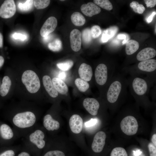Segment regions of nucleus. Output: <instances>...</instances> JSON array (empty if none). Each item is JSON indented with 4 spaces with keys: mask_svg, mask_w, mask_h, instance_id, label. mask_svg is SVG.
Instances as JSON below:
<instances>
[{
    "mask_svg": "<svg viewBox=\"0 0 156 156\" xmlns=\"http://www.w3.org/2000/svg\"><path fill=\"white\" fill-rule=\"evenodd\" d=\"M7 120L20 137L24 138L37 124L38 117L34 112L27 110L15 113Z\"/></svg>",
    "mask_w": 156,
    "mask_h": 156,
    "instance_id": "obj_1",
    "label": "nucleus"
},
{
    "mask_svg": "<svg viewBox=\"0 0 156 156\" xmlns=\"http://www.w3.org/2000/svg\"><path fill=\"white\" fill-rule=\"evenodd\" d=\"M45 134L37 124L24 138L23 148L30 153L37 154L46 145Z\"/></svg>",
    "mask_w": 156,
    "mask_h": 156,
    "instance_id": "obj_2",
    "label": "nucleus"
},
{
    "mask_svg": "<svg viewBox=\"0 0 156 156\" xmlns=\"http://www.w3.org/2000/svg\"><path fill=\"white\" fill-rule=\"evenodd\" d=\"M20 138L13 127L0 120V145L2 147L10 146Z\"/></svg>",
    "mask_w": 156,
    "mask_h": 156,
    "instance_id": "obj_3",
    "label": "nucleus"
},
{
    "mask_svg": "<svg viewBox=\"0 0 156 156\" xmlns=\"http://www.w3.org/2000/svg\"><path fill=\"white\" fill-rule=\"evenodd\" d=\"M22 81L29 92L34 93L39 89L40 84L39 79L34 71L28 70L25 71L22 76Z\"/></svg>",
    "mask_w": 156,
    "mask_h": 156,
    "instance_id": "obj_4",
    "label": "nucleus"
},
{
    "mask_svg": "<svg viewBox=\"0 0 156 156\" xmlns=\"http://www.w3.org/2000/svg\"><path fill=\"white\" fill-rule=\"evenodd\" d=\"M122 131L128 135H132L137 132L138 125L136 119L131 116H128L124 118L120 123Z\"/></svg>",
    "mask_w": 156,
    "mask_h": 156,
    "instance_id": "obj_5",
    "label": "nucleus"
},
{
    "mask_svg": "<svg viewBox=\"0 0 156 156\" xmlns=\"http://www.w3.org/2000/svg\"><path fill=\"white\" fill-rule=\"evenodd\" d=\"M16 11V7L14 1L5 0L0 8V16L4 18H10L14 15Z\"/></svg>",
    "mask_w": 156,
    "mask_h": 156,
    "instance_id": "obj_6",
    "label": "nucleus"
},
{
    "mask_svg": "<svg viewBox=\"0 0 156 156\" xmlns=\"http://www.w3.org/2000/svg\"><path fill=\"white\" fill-rule=\"evenodd\" d=\"M106 138V133L103 131H99L95 135L91 146L94 152L99 153L102 151L105 144Z\"/></svg>",
    "mask_w": 156,
    "mask_h": 156,
    "instance_id": "obj_7",
    "label": "nucleus"
},
{
    "mask_svg": "<svg viewBox=\"0 0 156 156\" xmlns=\"http://www.w3.org/2000/svg\"><path fill=\"white\" fill-rule=\"evenodd\" d=\"M122 88L121 83L118 81L113 82L110 85L107 94V100L113 103L117 100Z\"/></svg>",
    "mask_w": 156,
    "mask_h": 156,
    "instance_id": "obj_8",
    "label": "nucleus"
},
{
    "mask_svg": "<svg viewBox=\"0 0 156 156\" xmlns=\"http://www.w3.org/2000/svg\"><path fill=\"white\" fill-rule=\"evenodd\" d=\"M57 20L55 17L51 16L49 17L42 26L40 31L41 36L44 37L53 32L57 25Z\"/></svg>",
    "mask_w": 156,
    "mask_h": 156,
    "instance_id": "obj_9",
    "label": "nucleus"
},
{
    "mask_svg": "<svg viewBox=\"0 0 156 156\" xmlns=\"http://www.w3.org/2000/svg\"><path fill=\"white\" fill-rule=\"evenodd\" d=\"M95 77L98 84L103 85L106 83L107 79V70L105 64H101L97 66L95 72Z\"/></svg>",
    "mask_w": 156,
    "mask_h": 156,
    "instance_id": "obj_10",
    "label": "nucleus"
},
{
    "mask_svg": "<svg viewBox=\"0 0 156 156\" xmlns=\"http://www.w3.org/2000/svg\"><path fill=\"white\" fill-rule=\"evenodd\" d=\"M81 34L80 31L77 29H73L70 33V46L72 49L74 51L77 52L81 48Z\"/></svg>",
    "mask_w": 156,
    "mask_h": 156,
    "instance_id": "obj_11",
    "label": "nucleus"
},
{
    "mask_svg": "<svg viewBox=\"0 0 156 156\" xmlns=\"http://www.w3.org/2000/svg\"><path fill=\"white\" fill-rule=\"evenodd\" d=\"M83 104L84 107L90 114L94 116L97 114L100 105L96 99L90 98H86Z\"/></svg>",
    "mask_w": 156,
    "mask_h": 156,
    "instance_id": "obj_12",
    "label": "nucleus"
},
{
    "mask_svg": "<svg viewBox=\"0 0 156 156\" xmlns=\"http://www.w3.org/2000/svg\"><path fill=\"white\" fill-rule=\"evenodd\" d=\"M69 125L71 131L73 133L76 134L79 133L83 128V120L79 115H73L70 119Z\"/></svg>",
    "mask_w": 156,
    "mask_h": 156,
    "instance_id": "obj_13",
    "label": "nucleus"
},
{
    "mask_svg": "<svg viewBox=\"0 0 156 156\" xmlns=\"http://www.w3.org/2000/svg\"><path fill=\"white\" fill-rule=\"evenodd\" d=\"M43 124L44 128L50 131L57 130L60 127L59 122L49 114H46L44 116Z\"/></svg>",
    "mask_w": 156,
    "mask_h": 156,
    "instance_id": "obj_14",
    "label": "nucleus"
},
{
    "mask_svg": "<svg viewBox=\"0 0 156 156\" xmlns=\"http://www.w3.org/2000/svg\"><path fill=\"white\" fill-rule=\"evenodd\" d=\"M82 12L86 16L91 17L99 13L101 9L94 3L90 2L83 4L81 7Z\"/></svg>",
    "mask_w": 156,
    "mask_h": 156,
    "instance_id": "obj_15",
    "label": "nucleus"
},
{
    "mask_svg": "<svg viewBox=\"0 0 156 156\" xmlns=\"http://www.w3.org/2000/svg\"><path fill=\"white\" fill-rule=\"evenodd\" d=\"M132 86L134 92L139 95L144 94L148 88L147 84L145 80L138 77L134 79L132 83Z\"/></svg>",
    "mask_w": 156,
    "mask_h": 156,
    "instance_id": "obj_16",
    "label": "nucleus"
},
{
    "mask_svg": "<svg viewBox=\"0 0 156 156\" xmlns=\"http://www.w3.org/2000/svg\"><path fill=\"white\" fill-rule=\"evenodd\" d=\"M78 73L81 79L86 81L91 80L93 75L91 67L85 63L81 65L79 68Z\"/></svg>",
    "mask_w": 156,
    "mask_h": 156,
    "instance_id": "obj_17",
    "label": "nucleus"
},
{
    "mask_svg": "<svg viewBox=\"0 0 156 156\" xmlns=\"http://www.w3.org/2000/svg\"><path fill=\"white\" fill-rule=\"evenodd\" d=\"M156 55V51L151 47H147L140 51L137 54L136 58L139 61H142L151 59Z\"/></svg>",
    "mask_w": 156,
    "mask_h": 156,
    "instance_id": "obj_18",
    "label": "nucleus"
},
{
    "mask_svg": "<svg viewBox=\"0 0 156 156\" xmlns=\"http://www.w3.org/2000/svg\"><path fill=\"white\" fill-rule=\"evenodd\" d=\"M42 81L44 87L49 95L53 98L57 97L58 93L55 88L50 77L47 75L44 76Z\"/></svg>",
    "mask_w": 156,
    "mask_h": 156,
    "instance_id": "obj_19",
    "label": "nucleus"
},
{
    "mask_svg": "<svg viewBox=\"0 0 156 156\" xmlns=\"http://www.w3.org/2000/svg\"><path fill=\"white\" fill-rule=\"evenodd\" d=\"M138 68L143 71L151 72L156 69V60L150 59L141 61L138 64Z\"/></svg>",
    "mask_w": 156,
    "mask_h": 156,
    "instance_id": "obj_20",
    "label": "nucleus"
},
{
    "mask_svg": "<svg viewBox=\"0 0 156 156\" xmlns=\"http://www.w3.org/2000/svg\"><path fill=\"white\" fill-rule=\"evenodd\" d=\"M53 85L57 91L62 94H65L68 91V88L64 82L58 78L54 77L52 80Z\"/></svg>",
    "mask_w": 156,
    "mask_h": 156,
    "instance_id": "obj_21",
    "label": "nucleus"
},
{
    "mask_svg": "<svg viewBox=\"0 0 156 156\" xmlns=\"http://www.w3.org/2000/svg\"><path fill=\"white\" fill-rule=\"evenodd\" d=\"M11 85V81L9 77L4 76L0 87V94L2 96H5L8 93Z\"/></svg>",
    "mask_w": 156,
    "mask_h": 156,
    "instance_id": "obj_22",
    "label": "nucleus"
},
{
    "mask_svg": "<svg viewBox=\"0 0 156 156\" xmlns=\"http://www.w3.org/2000/svg\"><path fill=\"white\" fill-rule=\"evenodd\" d=\"M139 47V43L137 41L133 40H129L126 44V53L129 55H132L137 51Z\"/></svg>",
    "mask_w": 156,
    "mask_h": 156,
    "instance_id": "obj_23",
    "label": "nucleus"
},
{
    "mask_svg": "<svg viewBox=\"0 0 156 156\" xmlns=\"http://www.w3.org/2000/svg\"><path fill=\"white\" fill-rule=\"evenodd\" d=\"M20 148V145L3 146L0 151V156H15L16 151Z\"/></svg>",
    "mask_w": 156,
    "mask_h": 156,
    "instance_id": "obj_24",
    "label": "nucleus"
},
{
    "mask_svg": "<svg viewBox=\"0 0 156 156\" xmlns=\"http://www.w3.org/2000/svg\"><path fill=\"white\" fill-rule=\"evenodd\" d=\"M71 20L73 24L77 26H81L85 23L86 19L83 16L80 12L73 13L71 16Z\"/></svg>",
    "mask_w": 156,
    "mask_h": 156,
    "instance_id": "obj_25",
    "label": "nucleus"
},
{
    "mask_svg": "<svg viewBox=\"0 0 156 156\" xmlns=\"http://www.w3.org/2000/svg\"><path fill=\"white\" fill-rule=\"evenodd\" d=\"M34 2V0H31L20 1L18 5V8L22 11H29L32 8Z\"/></svg>",
    "mask_w": 156,
    "mask_h": 156,
    "instance_id": "obj_26",
    "label": "nucleus"
},
{
    "mask_svg": "<svg viewBox=\"0 0 156 156\" xmlns=\"http://www.w3.org/2000/svg\"><path fill=\"white\" fill-rule=\"evenodd\" d=\"M75 82L79 90L82 92L86 91L90 87L89 84L87 81L81 78L76 79Z\"/></svg>",
    "mask_w": 156,
    "mask_h": 156,
    "instance_id": "obj_27",
    "label": "nucleus"
},
{
    "mask_svg": "<svg viewBox=\"0 0 156 156\" xmlns=\"http://www.w3.org/2000/svg\"><path fill=\"white\" fill-rule=\"evenodd\" d=\"M93 2L97 5L108 11L112 10L113 8L112 3L108 0H94Z\"/></svg>",
    "mask_w": 156,
    "mask_h": 156,
    "instance_id": "obj_28",
    "label": "nucleus"
},
{
    "mask_svg": "<svg viewBox=\"0 0 156 156\" xmlns=\"http://www.w3.org/2000/svg\"><path fill=\"white\" fill-rule=\"evenodd\" d=\"M48 47L50 50L53 51H59L62 48V42L58 38L55 39L49 43Z\"/></svg>",
    "mask_w": 156,
    "mask_h": 156,
    "instance_id": "obj_29",
    "label": "nucleus"
},
{
    "mask_svg": "<svg viewBox=\"0 0 156 156\" xmlns=\"http://www.w3.org/2000/svg\"><path fill=\"white\" fill-rule=\"evenodd\" d=\"M117 29L111 28L104 31L102 34L101 41L103 42H107L110 38H111L116 32Z\"/></svg>",
    "mask_w": 156,
    "mask_h": 156,
    "instance_id": "obj_30",
    "label": "nucleus"
},
{
    "mask_svg": "<svg viewBox=\"0 0 156 156\" xmlns=\"http://www.w3.org/2000/svg\"><path fill=\"white\" fill-rule=\"evenodd\" d=\"M130 7L136 13L142 14L145 10V8L143 5L140 4L137 1H133L130 4Z\"/></svg>",
    "mask_w": 156,
    "mask_h": 156,
    "instance_id": "obj_31",
    "label": "nucleus"
},
{
    "mask_svg": "<svg viewBox=\"0 0 156 156\" xmlns=\"http://www.w3.org/2000/svg\"><path fill=\"white\" fill-rule=\"evenodd\" d=\"M73 62L71 60H69L57 64V67L63 71H68L70 70L73 65Z\"/></svg>",
    "mask_w": 156,
    "mask_h": 156,
    "instance_id": "obj_32",
    "label": "nucleus"
},
{
    "mask_svg": "<svg viewBox=\"0 0 156 156\" xmlns=\"http://www.w3.org/2000/svg\"><path fill=\"white\" fill-rule=\"evenodd\" d=\"M110 156H128L126 150L123 148L116 147L112 151Z\"/></svg>",
    "mask_w": 156,
    "mask_h": 156,
    "instance_id": "obj_33",
    "label": "nucleus"
},
{
    "mask_svg": "<svg viewBox=\"0 0 156 156\" xmlns=\"http://www.w3.org/2000/svg\"><path fill=\"white\" fill-rule=\"evenodd\" d=\"M34 5L38 9L45 8L49 5L50 1L49 0H34Z\"/></svg>",
    "mask_w": 156,
    "mask_h": 156,
    "instance_id": "obj_34",
    "label": "nucleus"
},
{
    "mask_svg": "<svg viewBox=\"0 0 156 156\" xmlns=\"http://www.w3.org/2000/svg\"><path fill=\"white\" fill-rule=\"evenodd\" d=\"M82 40L85 43H89L92 39L90 30L89 28L83 30L82 34Z\"/></svg>",
    "mask_w": 156,
    "mask_h": 156,
    "instance_id": "obj_35",
    "label": "nucleus"
},
{
    "mask_svg": "<svg viewBox=\"0 0 156 156\" xmlns=\"http://www.w3.org/2000/svg\"><path fill=\"white\" fill-rule=\"evenodd\" d=\"M90 32L92 37L94 38H96L101 34V30L99 26L95 25L91 27Z\"/></svg>",
    "mask_w": 156,
    "mask_h": 156,
    "instance_id": "obj_36",
    "label": "nucleus"
},
{
    "mask_svg": "<svg viewBox=\"0 0 156 156\" xmlns=\"http://www.w3.org/2000/svg\"><path fill=\"white\" fill-rule=\"evenodd\" d=\"M43 156H65L62 151L57 150H50L47 152Z\"/></svg>",
    "mask_w": 156,
    "mask_h": 156,
    "instance_id": "obj_37",
    "label": "nucleus"
},
{
    "mask_svg": "<svg viewBox=\"0 0 156 156\" xmlns=\"http://www.w3.org/2000/svg\"><path fill=\"white\" fill-rule=\"evenodd\" d=\"M148 148L150 156H156V146L151 142H149Z\"/></svg>",
    "mask_w": 156,
    "mask_h": 156,
    "instance_id": "obj_38",
    "label": "nucleus"
},
{
    "mask_svg": "<svg viewBox=\"0 0 156 156\" xmlns=\"http://www.w3.org/2000/svg\"><path fill=\"white\" fill-rule=\"evenodd\" d=\"M12 37L15 39H20L24 41L26 40L27 37L26 35L20 33H15L12 34Z\"/></svg>",
    "mask_w": 156,
    "mask_h": 156,
    "instance_id": "obj_39",
    "label": "nucleus"
},
{
    "mask_svg": "<svg viewBox=\"0 0 156 156\" xmlns=\"http://www.w3.org/2000/svg\"><path fill=\"white\" fill-rule=\"evenodd\" d=\"M97 122L96 119L91 118L90 120L85 123L84 126L86 127H90L95 125Z\"/></svg>",
    "mask_w": 156,
    "mask_h": 156,
    "instance_id": "obj_40",
    "label": "nucleus"
},
{
    "mask_svg": "<svg viewBox=\"0 0 156 156\" xmlns=\"http://www.w3.org/2000/svg\"><path fill=\"white\" fill-rule=\"evenodd\" d=\"M144 1L147 7L153 8L156 5V0H144Z\"/></svg>",
    "mask_w": 156,
    "mask_h": 156,
    "instance_id": "obj_41",
    "label": "nucleus"
},
{
    "mask_svg": "<svg viewBox=\"0 0 156 156\" xmlns=\"http://www.w3.org/2000/svg\"><path fill=\"white\" fill-rule=\"evenodd\" d=\"M24 148L17 156H31L30 152Z\"/></svg>",
    "mask_w": 156,
    "mask_h": 156,
    "instance_id": "obj_42",
    "label": "nucleus"
},
{
    "mask_svg": "<svg viewBox=\"0 0 156 156\" xmlns=\"http://www.w3.org/2000/svg\"><path fill=\"white\" fill-rule=\"evenodd\" d=\"M156 14V12H154L152 13V14L148 17L147 19V22L148 23H150L152 21L153 17Z\"/></svg>",
    "mask_w": 156,
    "mask_h": 156,
    "instance_id": "obj_43",
    "label": "nucleus"
},
{
    "mask_svg": "<svg viewBox=\"0 0 156 156\" xmlns=\"http://www.w3.org/2000/svg\"><path fill=\"white\" fill-rule=\"evenodd\" d=\"M66 75L65 73L62 72L59 73L58 75V78L63 80L65 79Z\"/></svg>",
    "mask_w": 156,
    "mask_h": 156,
    "instance_id": "obj_44",
    "label": "nucleus"
},
{
    "mask_svg": "<svg viewBox=\"0 0 156 156\" xmlns=\"http://www.w3.org/2000/svg\"><path fill=\"white\" fill-rule=\"evenodd\" d=\"M52 37L53 36L52 35L49 34L48 35L43 37V40L45 42H48L52 39Z\"/></svg>",
    "mask_w": 156,
    "mask_h": 156,
    "instance_id": "obj_45",
    "label": "nucleus"
},
{
    "mask_svg": "<svg viewBox=\"0 0 156 156\" xmlns=\"http://www.w3.org/2000/svg\"><path fill=\"white\" fill-rule=\"evenodd\" d=\"M152 143L155 146H156V134L155 133L154 134L151 138Z\"/></svg>",
    "mask_w": 156,
    "mask_h": 156,
    "instance_id": "obj_46",
    "label": "nucleus"
},
{
    "mask_svg": "<svg viewBox=\"0 0 156 156\" xmlns=\"http://www.w3.org/2000/svg\"><path fill=\"white\" fill-rule=\"evenodd\" d=\"M3 38L2 34L0 32V48L3 47Z\"/></svg>",
    "mask_w": 156,
    "mask_h": 156,
    "instance_id": "obj_47",
    "label": "nucleus"
},
{
    "mask_svg": "<svg viewBox=\"0 0 156 156\" xmlns=\"http://www.w3.org/2000/svg\"><path fill=\"white\" fill-rule=\"evenodd\" d=\"M118 38L119 39H126V36L123 34H120L118 36Z\"/></svg>",
    "mask_w": 156,
    "mask_h": 156,
    "instance_id": "obj_48",
    "label": "nucleus"
},
{
    "mask_svg": "<svg viewBox=\"0 0 156 156\" xmlns=\"http://www.w3.org/2000/svg\"><path fill=\"white\" fill-rule=\"evenodd\" d=\"M4 60L3 57L0 55V68L3 65Z\"/></svg>",
    "mask_w": 156,
    "mask_h": 156,
    "instance_id": "obj_49",
    "label": "nucleus"
}]
</instances>
